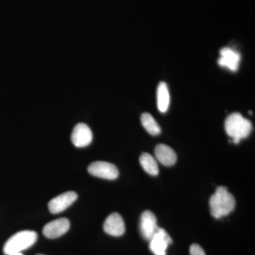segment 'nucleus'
Wrapping results in <instances>:
<instances>
[{
	"instance_id": "7",
	"label": "nucleus",
	"mask_w": 255,
	"mask_h": 255,
	"mask_svg": "<svg viewBox=\"0 0 255 255\" xmlns=\"http://www.w3.org/2000/svg\"><path fill=\"white\" fill-rule=\"evenodd\" d=\"M77 199L74 191H67L53 198L48 203V209L53 214L61 213L70 207Z\"/></svg>"
},
{
	"instance_id": "13",
	"label": "nucleus",
	"mask_w": 255,
	"mask_h": 255,
	"mask_svg": "<svg viewBox=\"0 0 255 255\" xmlns=\"http://www.w3.org/2000/svg\"><path fill=\"white\" fill-rule=\"evenodd\" d=\"M170 95L168 90L167 84L162 82L159 84L157 90V101L158 108L162 113H165L169 109L170 102Z\"/></svg>"
},
{
	"instance_id": "6",
	"label": "nucleus",
	"mask_w": 255,
	"mask_h": 255,
	"mask_svg": "<svg viewBox=\"0 0 255 255\" xmlns=\"http://www.w3.org/2000/svg\"><path fill=\"white\" fill-rule=\"evenodd\" d=\"M93 140V132L88 125L80 123L74 126L71 134V140L74 146L85 148L90 145Z\"/></svg>"
},
{
	"instance_id": "14",
	"label": "nucleus",
	"mask_w": 255,
	"mask_h": 255,
	"mask_svg": "<svg viewBox=\"0 0 255 255\" xmlns=\"http://www.w3.org/2000/svg\"><path fill=\"white\" fill-rule=\"evenodd\" d=\"M140 163L144 170L149 175L157 176L159 173L158 162L151 155L142 153L140 157Z\"/></svg>"
},
{
	"instance_id": "1",
	"label": "nucleus",
	"mask_w": 255,
	"mask_h": 255,
	"mask_svg": "<svg viewBox=\"0 0 255 255\" xmlns=\"http://www.w3.org/2000/svg\"><path fill=\"white\" fill-rule=\"evenodd\" d=\"M210 213L215 218H221L230 214L235 207V199L225 186L215 190L209 201Z\"/></svg>"
},
{
	"instance_id": "10",
	"label": "nucleus",
	"mask_w": 255,
	"mask_h": 255,
	"mask_svg": "<svg viewBox=\"0 0 255 255\" xmlns=\"http://www.w3.org/2000/svg\"><path fill=\"white\" fill-rule=\"evenodd\" d=\"M157 218L154 213L150 210H145L142 213L140 221V231L142 237L150 240L158 229Z\"/></svg>"
},
{
	"instance_id": "3",
	"label": "nucleus",
	"mask_w": 255,
	"mask_h": 255,
	"mask_svg": "<svg viewBox=\"0 0 255 255\" xmlns=\"http://www.w3.org/2000/svg\"><path fill=\"white\" fill-rule=\"evenodd\" d=\"M38 235L35 231H22L12 235L4 244L3 252L5 255L22 253L36 243Z\"/></svg>"
},
{
	"instance_id": "2",
	"label": "nucleus",
	"mask_w": 255,
	"mask_h": 255,
	"mask_svg": "<svg viewBox=\"0 0 255 255\" xmlns=\"http://www.w3.org/2000/svg\"><path fill=\"white\" fill-rule=\"evenodd\" d=\"M252 128L251 122L239 113L231 114L225 122L226 133L235 144H238L242 139L248 138Z\"/></svg>"
},
{
	"instance_id": "4",
	"label": "nucleus",
	"mask_w": 255,
	"mask_h": 255,
	"mask_svg": "<svg viewBox=\"0 0 255 255\" xmlns=\"http://www.w3.org/2000/svg\"><path fill=\"white\" fill-rule=\"evenodd\" d=\"M88 172L94 177L109 180H116L119 174L115 164L102 161L94 162L90 164Z\"/></svg>"
},
{
	"instance_id": "8",
	"label": "nucleus",
	"mask_w": 255,
	"mask_h": 255,
	"mask_svg": "<svg viewBox=\"0 0 255 255\" xmlns=\"http://www.w3.org/2000/svg\"><path fill=\"white\" fill-rule=\"evenodd\" d=\"M70 223L67 218H61L49 222L43 229V233L49 239H55L66 234Z\"/></svg>"
},
{
	"instance_id": "16",
	"label": "nucleus",
	"mask_w": 255,
	"mask_h": 255,
	"mask_svg": "<svg viewBox=\"0 0 255 255\" xmlns=\"http://www.w3.org/2000/svg\"><path fill=\"white\" fill-rule=\"evenodd\" d=\"M190 255H206L202 247L197 244H194L190 248Z\"/></svg>"
},
{
	"instance_id": "18",
	"label": "nucleus",
	"mask_w": 255,
	"mask_h": 255,
	"mask_svg": "<svg viewBox=\"0 0 255 255\" xmlns=\"http://www.w3.org/2000/svg\"><path fill=\"white\" fill-rule=\"evenodd\" d=\"M41 255V254H39V255Z\"/></svg>"
},
{
	"instance_id": "15",
	"label": "nucleus",
	"mask_w": 255,
	"mask_h": 255,
	"mask_svg": "<svg viewBox=\"0 0 255 255\" xmlns=\"http://www.w3.org/2000/svg\"><path fill=\"white\" fill-rule=\"evenodd\" d=\"M140 120L142 126L149 134L153 136H158L161 134V128L153 116L148 113L142 114L141 115Z\"/></svg>"
},
{
	"instance_id": "5",
	"label": "nucleus",
	"mask_w": 255,
	"mask_h": 255,
	"mask_svg": "<svg viewBox=\"0 0 255 255\" xmlns=\"http://www.w3.org/2000/svg\"><path fill=\"white\" fill-rule=\"evenodd\" d=\"M149 241L150 251L155 255H166L168 247L172 242L170 236L160 227Z\"/></svg>"
},
{
	"instance_id": "17",
	"label": "nucleus",
	"mask_w": 255,
	"mask_h": 255,
	"mask_svg": "<svg viewBox=\"0 0 255 255\" xmlns=\"http://www.w3.org/2000/svg\"><path fill=\"white\" fill-rule=\"evenodd\" d=\"M13 255H23L22 254V253H17V254H14Z\"/></svg>"
},
{
	"instance_id": "11",
	"label": "nucleus",
	"mask_w": 255,
	"mask_h": 255,
	"mask_svg": "<svg viewBox=\"0 0 255 255\" xmlns=\"http://www.w3.org/2000/svg\"><path fill=\"white\" fill-rule=\"evenodd\" d=\"M103 228L106 233L115 237L123 235L126 231L124 221L121 215L117 213H112L107 217Z\"/></svg>"
},
{
	"instance_id": "9",
	"label": "nucleus",
	"mask_w": 255,
	"mask_h": 255,
	"mask_svg": "<svg viewBox=\"0 0 255 255\" xmlns=\"http://www.w3.org/2000/svg\"><path fill=\"white\" fill-rule=\"evenodd\" d=\"M241 56L236 50L231 47H223L220 51V58L218 63L221 67L228 68L232 72H236L238 69Z\"/></svg>"
},
{
	"instance_id": "12",
	"label": "nucleus",
	"mask_w": 255,
	"mask_h": 255,
	"mask_svg": "<svg viewBox=\"0 0 255 255\" xmlns=\"http://www.w3.org/2000/svg\"><path fill=\"white\" fill-rule=\"evenodd\" d=\"M155 155L162 164L172 166L177 161V155L170 147L164 144H159L155 149Z\"/></svg>"
}]
</instances>
